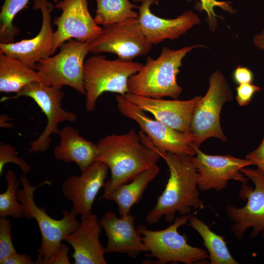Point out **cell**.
<instances>
[{
	"instance_id": "7",
	"label": "cell",
	"mask_w": 264,
	"mask_h": 264,
	"mask_svg": "<svg viewBox=\"0 0 264 264\" xmlns=\"http://www.w3.org/2000/svg\"><path fill=\"white\" fill-rule=\"evenodd\" d=\"M89 42L71 39L60 45L56 55L38 62L35 70L44 83L60 89L68 86L86 95L84 67Z\"/></svg>"
},
{
	"instance_id": "21",
	"label": "cell",
	"mask_w": 264,
	"mask_h": 264,
	"mask_svg": "<svg viewBox=\"0 0 264 264\" xmlns=\"http://www.w3.org/2000/svg\"><path fill=\"white\" fill-rule=\"evenodd\" d=\"M60 141L53 151L57 160L73 162L83 171L95 161L97 145L82 136L78 130L70 126L64 127L59 133Z\"/></svg>"
},
{
	"instance_id": "32",
	"label": "cell",
	"mask_w": 264,
	"mask_h": 264,
	"mask_svg": "<svg viewBox=\"0 0 264 264\" xmlns=\"http://www.w3.org/2000/svg\"><path fill=\"white\" fill-rule=\"evenodd\" d=\"M69 247L62 243L58 251L47 260L43 261L40 264H69L68 253Z\"/></svg>"
},
{
	"instance_id": "15",
	"label": "cell",
	"mask_w": 264,
	"mask_h": 264,
	"mask_svg": "<svg viewBox=\"0 0 264 264\" xmlns=\"http://www.w3.org/2000/svg\"><path fill=\"white\" fill-rule=\"evenodd\" d=\"M54 6L47 0H34L33 8L40 10L42 23L38 34L29 39L0 43V52L18 58L35 70L37 63L51 56L53 34L51 12Z\"/></svg>"
},
{
	"instance_id": "14",
	"label": "cell",
	"mask_w": 264,
	"mask_h": 264,
	"mask_svg": "<svg viewBox=\"0 0 264 264\" xmlns=\"http://www.w3.org/2000/svg\"><path fill=\"white\" fill-rule=\"evenodd\" d=\"M192 160L198 174V185L202 191L214 190L220 192L227 187L230 180L245 183L248 178L241 169L253 165L248 159L230 155H209L199 149Z\"/></svg>"
},
{
	"instance_id": "16",
	"label": "cell",
	"mask_w": 264,
	"mask_h": 264,
	"mask_svg": "<svg viewBox=\"0 0 264 264\" xmlns=\"http://www.w3.org/2000/svg\"><path fill=\"white\" fill-rule=\"evenodd\" d=\"M109 169L105 163L95 161L81 171L80 176L71 175L64 181L63 196L72 203L70 211L76 216L92 214L94 200L105 185Z\"/></svg>"
},
{
	"instance_id": "18",
	"label": "cell",
	"mask_w": 264,
	"mask_h": 264,
	"mask_svg": "<svg viewBox=\"0 0 264 264\" xmlns=\"http://www.w3.org/2000/svg\"><path fill=\"white\" fill-rule=\"evenodd\" d=\"M159 0H143L138 6V21L147 40L157 44L166 39L175 40L200 22L198 16L192 10L183 12L176 18L164 19L152 13L151 7Z\"/></svg>"
},
{
	"instance_id": "13",
	"label": "cell",
	"mask_w": 264,
	"mask_h": 264,
	"mask_svg": "<svg viewBox=\"0 0 264 264\" xmlns=\"http://www.w3.org/2000/svg\"><path fill=\"white\" fill-rule=\"evenodd\" d=\"M55 7L61 10L62 13L53 22L57 28L53 34L51 56L68 40L91 41L101 33L103 28L91 16L88 0H62Z\"/></svg>"
},
{
	"instance_id": "24",
	"label": "cell",
	"mask_w": 264,
	"mask_h": 264,
	"mask_svg": "<svg viewBox=\"0 0 264 264\" xmlns=\"http://www.w3.org/2000/svg\"><path fill=\"white\" fill-rule=\"evenodd\" d=\"M189 225L201 236L209 255L211 264H238L231 255L222 236L213 232L209 226L194 215H191Z\"/></svg>"
},
{
	"instance_id": "28",
	"label": "cell",
	"mask_w": 264,
	"mask_h": 264,
	"mask_svg": "<svg viewBox=\"0 0 264 264\" xmlns=\"http://www.w3.org/2000/svg\"><path fill=\"white\" fill-rule=\"evenodd\" d=\"M8 163H12L18 166L24 175L29 173L32 169L31 166L25 160L18 155V152L14 147L1 141L0 143V175L5 165Z\"/></svg>"
},
{
	"instance_id": "6",
	"label": "cell",
	"mask_w": 264,
	"mask_h": 264,
	"mask_svg": "<svg viewBox=\"0 0 264 264\" xmlns=\"http://www.w3.org/2000/svg\"><path fill=\"white\" fill-rule=\"evenodd\" d=\"M190 216L180 215L171 225L161 230H151L144 225H138L137 231L149 252L146 256L155 258L154 263L157 264L170 262L193 264L209 259L207 250L189 245L187 236L178 232L180 226L187 223Z\"/></svg>"
},
{
	"instance_id": "35",
	"label": "cell",
	"mask_w": 264,
	"mask_h": 264,
	"mask_svg": "<svg viewBox=\"0 0 264 264\" xmlns=\"http://www.w3.org/2000/svg\"><path fill=\"white\" fill-rule=\"evenodd\" d=\"M0 264H35L30 256L27 254H20L17 253L10 256L2 261Z\"/></svg>"
},
{
	"instance_id": "2",
	"label": "cell",
	"mask_w": 264,
	"mask_h": 264,
	"mask_svg": "<svg viewBox=\"0 0 264 264\" xmlns=\"http://www.w3.org/2000/svg\"><path fill=\"white\" fill-rule=\"evenodd\" d=\"M96 145L95 161L105 163L110 171V178L104 186L103 197L156 164L161 158L141 141L133 128L124 134L106 136Z\"/></svg>"
},
{
	"instance_id": "23",
	"label": "cell",
	"mask_w": 264,
	"mask_h": 264,
	"mask_svg": "<svg viewBox=\"0 0 264 264\" xmlns=\"http://www.w3.org/2000/svg\"><path fill=\"white\" fill-rule=\"evenodd\" d=\"M44 83L37 71L20 59L0 52V91L15 92L33 82Z\"/></svg>"
},
{
	"instance_id": "9",
	"label": "cell",
	"mask_w": 264,
	"mask_h": 264,
	"mask_svg": "<svg viewBox=\"0 0 264 264\" xmlns=\"http://www.w3.org/2000/svg\"><path fill=\"white\" fill-rule=\"evenodd\" d=\"M117 109L122 115L136 122L141 132V141L164 152L176 154L195 155L191 146V138L186 133L173 129L156 119H153L145 111L129 102L123 95L116 96Z\"/></svg>"
},
{
	"instance_id": "27",
	"label": "cell",
	"mask_w": 264,
	"mask_h": 264,
	"mask_svg": "<svg viewBox=\"0 0 264 264\" xmlns=\"http://www.w3.org/2000/svg\"><path fill=\"white\" fill-rule=\"evenodd\" d=\"M29 0H4L0 12V43L15 42L19 34V28L13 24L16 15L27 4Z\"/></svg>"
},
{
	"instance_id": "20",
	"label": "cell",
	"mask_w": 264,
	"mask_h": 264,
	"mask_svg": "<svg viewBox=\"0 0 264 264\" xmlns=\"http://www.w3.org/2000/svg\"><path fill=\"white\" fill-rule=\"evenodd\" d=\"M81 220L78 229L64 238L74 250L71 255L73 264H107L104 248L99 240L102 227L97 216L92 213L82 216Z\"/></svg>"
},
{
	"instance_id": "30",
	"label": "cell",
	"mask_w": 264,
	"mask_h": 264,
	"mask_svg": "<svg viewBox=\"0 0 264 264\" xmlns=\"http://www.w3.org/2000/svg\"><path fill=\"white\" fill-rule=\"evenodd\" d=\"M236 100L240 106L249 105L254 95L261 90V88L252 83L239 85L236 88Z\"/></svg>"
},
{
	"instance_id": "5",
	"label": "cell",
	"mask_w": 264,
	"mask_h": 264,
	"mask_svg": "<svg viewBox=\"0 0 264 264\" xmlns=\"http://www.w3.org/2000/svg\"><path fill=\"white\" fill-rule=\"evenodd\" d=\"M143 64L117 58L108 60L103 55L94 54L85 60L84 86L87 111H93L98 98L103 93L110 92L124 95L129 92L130 78L137 73Z\"/></svg>"
},
{
	"instance_id": "38",
	"label": "cell",
	"mask_w": 264,
	"mask_h": 264,
	"mask_svg": "<svg viewBox=\"0 0 264 264\" xmlns=\"http://www.w3.org/2000/svg\"><path fill=\"white\" fill-rule=\"evenodd\" d=\"M52 0L54 3H55V4H57V3H58L59 1H60L62 0Z\"/></svg>"
},
{
	"instance_id": "1",
	"label": "cell",
	"mask_w": 264,
	"mask_h": 264,
	"mask_svg": "<svg viewBox=\"0 0 264 264\" xmlns=\"http://www.w3.org/2000/svg\"><path fill=\"white\" fill-rule=\"evenodd\" d=\"M157 152L166 162L170 173L165 188L154 207L147 214L149 224L156 223L162 217L168 222L174 221L176 214H188L191 208L203 209L198 185V174L193 155L172 154L149 146Z\"/></svg>"
},
{
	"instance_id": "11",
	"label": "cell",
	"mask_w": 264,
	"mask_h": 264,
	"mask_svg": "<svg viewBox=\"0 0 264 264\" xmlns=\"http://www.w3.org/2000/svg\"><path fill=\"white\" fill-rule=\"evenodd\" d=\"M240 172L252 181L255 187L242 183L239 195L242 199L247 200L246 204L242 208L228 204L225 213L233 222L230 230L236 238L242 239L249 228H252L249 238H255L264 230V174L245 167Z\"/></svg>"
},
{
	"instance_id": "33",
	"label": "cell",
	"mask_w": 264,
	"mask_h": 264,
	"mask_svg": "<svg viewBox=\"0 0 264 264\" xmlns=\"http://www.w3.org/2000/svg\"><path fill=\"white\" fill-rule=\"evenodd\" d=\"M246 158L251 161L253 165L257 166V169L264 174V136L260 145L247 154Z\"/></svg>"
},
{
	"instance_id": "22",
	"label": "cell",
	"mask_w": 264,
	"mask_h": 264,
	"mask_svg": "<svg viewBox=\"0 0 264 264\" xmlns=\"http://www.w3.org/2000/svg\"><path fill=\"white\" fill-rule=\"evenodd\" d=\"M159 171V167L155 164L103 197L117 204L119 217H126L130 214L132 207L140 200L149 183L157 176Z\"/></svg>"
},
{
	"instance_id": "3",
	"label": "cell",
	"mask_w": 264,
	"mask_h": 264,
	"mask_svg": "<svg viewBox=\"0 0 264 264\" xmlns=\"http://www.w3.org/2000/svg\"><path fill=\"white\" fill-rule=\"evenodd\" d=\"M202 46L198 44L178 49L163 47L156 59L148 57L140 70L130 78L129 92L146 97L177 99L182 90L176 81L182 60L190 51Z\"/></svg>"
},
{
	"instance_id": "19",
	"label": "cell",
	"mask_w": 264,
	"mask_h": 264,
	"mask_svg": "<svg viewBox=\"0 0 264 264\" xmlns=\"http://www.w3.org/2000/svg\"><path fill=\"white\" fill-rule=\"evenodd\" d=\"M136 216L130 214L125 218H118L112 212H108L99 221L107 237L105 253H125L135 259L141 252H148L134 226Z\"/></svg>"
},
{
	"instance_id": "34",
	"label": "cell",
	"mask_w": 264,
	"mask_h": 264,
	"mask_svg": "<svg viewBox=\"0 0 264 264\" xmlns=\"http://www.w3.org/2000/svg\"><path fill=\"white\" fill-rule=\"evenodd\" d=\"M233 79L238 85L252 83L254 75L252 71L246 67L238 66L233 72Z\"/></svg>"
},
{
	"instance_id": "12",
	"label": "cell",
	"mask_w": 264,
	"mask_h": 264,
	"mask_svg": "<svg viewBox=\"0 0 264 264\" xmlns=\"http://www.w3.org/2000/svg\"><path fill=\"white\" fill-rule=\"evenodd\" d=\"M152 45L137 18L104 26L100 34L89 42V50L94 54L110 53L121 60L132 61L147 54Z\"/></svg>"
},
{
	"instance_id": "31",
	"label": "cell",
	"mask_w": 264,
	"mask_h": 264,
	"mask_svg": "<svg viewBox=\"0 0 264 264\" xmlns=\"http://www.w3.org/2000/svg\"><path fill=\"white\" fill-rule=\"evenodd\" d=\"M143 0H133L134 2H141ZM199 4L201 9L204 10L210 19L216 20V15L214 12V7L217 6L230 13H233L234 10L229 2L220 1L217 0H199Z\"/></svg>"
},
{
	"instance_id": "17",
	"label": "cell",
	"mask_w": 264,
	"mask_h": 264,
	"mask_svg": "<svg viewBox=\"0 0 264 264\" xmlns=\"http://www.w3.org/2000/svg\"><path fill=\"white\" fill-rule=\"evenodd\" d=\"M130 103L169 127L189 133L194 112L201 98L197 96L188 100L146 97L128 92L123 95Z\"/></svg>"
},
{
	"instance_id": "25",
	"label": "cell",
	"mask_w": 264,
	"mask_h": 264,
	"mask_svg": "<svg viewBox=\"0 0 264 264\" xmlns=\"http://www.w3.org/2000/svg\"><path fill=\"white\" fill-rule=\"evenodd\" d=\"M95 0L96 10L94 19L99 25L105 26L138 18V13L133 10L138 6L130 0Z\"/></svg>"
},
{
	"instance_id": "36",
	"label": "cell",
	"mask_w": 264,
	"mask_h": 264,
	"mask_svg": "<svg viewBox=\"0 0 264 264\" xmlns=\"http://www.w3.org/2000/svg\"><path fill=\"white\" fill-rule=\"evenodd\" d=\"M254 45L261 50H264V29L253 38Z\"/></svg>"
},
{
	"instance_id": "37",
	"label": "cell",
	"mask_w": 264,
	"mask_h": 264,
	"mask_svg": "<svg viewBox=\"0 0 264 264\" xmlns=\"http://www.w3.org/2000/svg\"><path fill=\"white\" fill-rule=\"evenodd\" d=\"M9 118L7 115L1 114L0 116V126L3 128H11L13 127L12 124L9 123L8 120Z\"/></svg>"
},
{
	"instance_id": "8",
	"label": "cell",
	"mask_w": 264,
	"mask_h": 264,
	"mask_svg": "<svg viewBox=\"0 0 264 264\" xmlns=\"http://www.w3.org/2000/svg\"><path fill=\"white\" fill-rule=\"evenodd\" d=\"M233 99L232 93L223 74L219 71L209 79V87L201 97L192 118L189 134L191 146L196 150L210 137L227 141L220 124V114L223 104Z\"/></svg>"
},
{
	"instance_id": "4",
	"label": "cell",
	"mask_w": 264,
	"mask_h": 264,
	"mask_svg": "<svg viewBox=\"0 0 264 264\" xmlns=\"http://www.w3.org/2000/svg\"><path fill=\"white\" fill-rule=\"evenodd\" d=\"M19 179L23 188L17 192L18 199L23 206L24 216L28 220H36L41 233V244L38 249V255L35 262V264H40L58 251L65 236L76 230L80 222L77 216L70 211L64 210L63 218L58 220L48 215L44 208L36 205L34 200L35 191L43 185L51 184V181L45 180L33 186L24 176H20Z\"/></svg>"
},
{
	"instance_id": "29",
	"label": "cell",
	"mask_w": 264,
	"mask_h": 264,
	"mask_svg": "<svg viewBox=\"0 0 264 264\" xmlns=\"http://www.w3.org/2000/svg\"><path fill=\"white\" fill-rule=\"evenodd\" d=\"M12 224L6 218L0 219V262L18 252L13 244L11 237Z\"/></svg>"
},
{
	"instance_id": "26",
	"label": "cell",
	"mask_w": 264,
	"mask_h": 264,
	"mask_svg": "<svg viewBox=\"0 0 264 264\" xmlns=\"http://www.w3.org/2000/svg\"><path fill=\"white\" fill-rule=\"evenodd\" d=\"M7 183L6 191L0 194V216L6 218L10 216L15 219H21L24 216L22 204L20 203L17 198V192L20 186L19 179L14 172L9 169L5 175Z\"/></svg>"
},
{
	"instance_id": "39",
	"label": "cell",
	"mask_w": 264,
	"mask_h": 264,
	"mask_svg": "<svg viewBox=\"0 0 264 264\" xmlns=\"http://www.w3.org/2000/svg\"><path fill=\"white\" fill-rule=\"evenodd\" d=\"M262 233V236L263 238L264 239V230Z\"/></svg>"
},
{
	"instance_id": "10",
	"label": "cell",
	"mask_w": 264,
	"mask_h": 264,
	"mask_svg": "<svg viewBox=\"0 0 264 264\" xmlns=\"http://www.w3.org/2000/svg\"><path fill=\"white\" fill-rule=\"evenodd\" d=\"M24 96L32 98L41 108L47 118V124L42 133L30 143L29 153H44L52 142L51 135L58 134L59 124L64 121L73 122L77 120L76 114L65 110L62 100L65 93L62 89L49 86L44 83L33 82L25 86L16 95L3 97L1 100Z\"/></svg>"
}]
</instances>
